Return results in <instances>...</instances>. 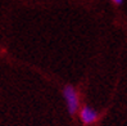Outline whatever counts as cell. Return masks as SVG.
I'll list each match as a JSON object with an SVG mask.
<instances>
[{
    "label": "cell",
    "mask_w": 127,
    "mask_h": 126,
    "mask_svg": "<svg viewBox=\"0 0 127 126\" xmlns=\"http://www.w3.org/2000/svg\"><path fill=\"white\" fill-rule=\"evenodd\" d=\"M63 98L65 102V107L67 111L71 116H74L78 113L80 109V97H78V91L76 90V87L72 85H65L62 90Z\"/></svg>",
    "instance_id": "1"
},
{
    "label": "cell",
    "mask_w": 127,
    "mask_h": 126,
    "mask_svg": "<svg viewBox=\"0 0 127 126\" xmlns=\"http://www.w3.org/2000/svg\"><path fill=\"white\" fill-rule=\"evenodd\" d=\"M112 1H113L116 5H121V4L123 3V0H112Z\"/></svg>",
    "instance_id": "3"
},
{
    "label": "cell",
    "mask_w": 127,
    "mask_h": 126,
    "mask_svg": "<svg viewBox=\"0 0 127 126\" xmlns=\"http://www.w3.org/2000/svg\"><path fill=\"white\" fill-rule=\"evenodd\" d=\"M99 112L89 104H84L78 109V117L84 125H93L99 120Z\"/></svg>",
    "instance_id": "2"
}]
</instances>
